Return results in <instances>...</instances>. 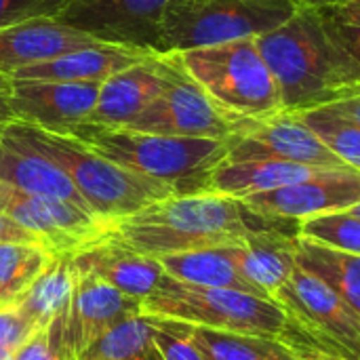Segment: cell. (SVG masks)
<instances>
[{
	"instance_id": "32",
	"label": "cell",
	"mask_w": 360,
	"mask_h": 360,
	"mask_svg": "<svg viewBox=\"0 0 360 360\" xmlns=\"http://www.w3.org/2000/svg\"><path fill=\"white\" fill-rule=\"evenodd\" d=\"M148 319L154 325V350L160 360H205L200 350L184 333L179 323L152 316Z\"/></svg>"
},
{
	"instance_id": "46",
	"label": "cell",
	"mask_w": 360,
	"mask_h": 360,
	"mask_svg": "<svg viewBox=\"0 0 360 360\" xmlns=\"http://www.w3.org/2000/svg\"><path fill=\"white\" fill-rule=\"evenodd\" d=\"M11 360H13V359H11Z\"/></svg>"
},
{
	"instance_id": "26",
	"label": "cell",
	"mask_w": 360,
	"mask_h": 360,
	"mask_svg": "<svg viewBox=\"0 0 360 360\" xmlns=\"http://www.w3.org/2000/svg\"><path fill=\"white\" fill-rule=\"evenodd\" d=\"M295 259L304 270L333 287L360 319V255L335 251L297 236Z\"/></svg>"
},
{
	"instance_id": "27",
	"label": "cell",
	"mask_w": 360,
	"mask_h": 360,
	"mask_svg": "<svg viewBox=\"0 0 360 360\" xmlns=\"http://www.w3.org/2000/svg\"><path fill=\"white\" fill-rule=\"evenodd\" d=\"M154 352V325L146 314H133L112 325L76 360H137Z\"/></svg>"
},
{
	"instance_id": "11",
	"label": "cell",
	"mask_w": 360,
	"mask_h": 360,
	"mask_svg": "<svg viewBox=\"0 0 360 360\" xmlns=\"http://www.w3.org/2000/svg\"><path fill=\"white\" fill-rule=\"evenodd\" d=\"M230 156H268L316 169H350L293 112L240 120L228 139Z\"/></svg>"
},
{
	"instance_id": "36",
	"label": "cell",
	"mask_w": 360,
	"mask_h": 360,
	"mask_svg": "<svg viewBox=\"0 0 360 360\" xmlns=\"http://www.w3.org/2000/svg\"><path fill=\"white\" fill-rule=\"evenodd\" d=\"M321 112L331 114L335 118H342L346 122H352V124L360 127V91L344 97V99H338V101H333V103H329L325 108H321Z\"/></svg>"
},
{
	"instance_id": "10",
	"label": "cell",
	"mask_w": 360,
	"mask_h": 360,
	"mask_svg": "<svg viewBox=\"0 0 360 360\" xmlns=\"http://www.w3.org/2000/svg\"><path fill=\"white\" fill-rule=\"evenodd\" d=\"M179 0H68L55 17L108 44L160 53L167 11Z\"/></svg>"
},
{
	"instance_id": "2",
	"label": "cell",
	"mask_w": 360,
	"mask_h": 360,
	"mask_svg": "<svg viewBox=\"0 0 360 360\" xmlns=\"http://www.w3.org/2000/svg\"><path fill=\"white\" fill-rule=\"evenodd\" d=\"M285 112L321 110L360 91V63L327 32L319 8H300L257 36Z\"/></svg>"
},
{
	"instance_id": "43",
	"label": "cell",
	"mask_w": 360,
	"mask_h": 360,
	"mask_svg": "<svg viewBox=\"0 0 360 360\" xmlns=\"http://www.w3.org/2000/svg\"><path fill=\"white\" fill-rule=\"evenodd\" d=\"M137 360H160V356L156 354V350L152 352V354H148V356H143V359H137Z\"/></svg>"
},
{
	"instance_id": "23",
	"label": "cell",
	"mask_w": 360,
	"mask_h": 360,
	"mask_svg": "<svg viewBox=\"0 0 360 360\" xmlns=\"http://www.w3.org/2000/svg\"><path fill=\"white\" fill-rule=\"evenodd\" d=\"M295 243L297 232L270 230L251 234L245 243L234 245V259L240 274L266 300H272L297 268Z\"/></svg>"
},
{
	"instance_id": "34",
	"label": "cell",
	"mask_w": 360,
	"mask_h": 360,
	"mask_svg": "<svg viewBox=\"0 0 360 360\" xmlns=\"http://www.w3.org/2000/svg\"><path fill=\"white\" fill-rule=\"evenodd\" d=\"M36 329L17 312L13 304L0 306V350L17 352Z\"/></svg>"
},
{
	"instance_id": "25",
	"label": "cell",
	"mask_w": 360,
	"mask_h": 360,
	"mask_svg": "<svg viewBox=\"0 0 360 360\" xmlns=\"http://www.w3.org/2000/svg\"><path fill=\"white\" fill-rule=\"evenodd\" d=\"M179 327L205 360H297V348L287 340L217 331L186 323H179Z\"/></svg>"
},
{
	"instance_id": "13",
	"label": "cell",
	"mask_w": 360,
	"mask_h": 360,
	"mask_svg": "<svg viewBox=\"0 0 360 360\" xmlns=\"http://www.w3.org/2000/svg\"><path fill=\"white\" fill-rule=\"evenodd\" d=\"M139 312L141 300L74 266V295L63 323L57 359L76 360L112 325Z\"/></svg>"
},
{
	"instance_id": "40",
	"label": "cell",
	"mask_w": 360,
	"mask_h": 360,
	"mask_svg": "<svg viewBox=\"0 0 360 360\" xmlns=\"http://www.w3.org/2000/svg\"><path fill=\"white\" fill-rule=\"evenodd\" d=\"M293 4H297L300 8H327V6H335L348 0H289Z\"/></svg>"
},
{
	"instance_id": "4",
	"label": "cell",
	"mask_w": 360,
	"mask_h": 360,
	"mask_svg": "<svg viewBox=\"0 0 360 360\" xmlns=\"http://www.w3.org/2000/svg\"><path fill=\"white\" fill-rule=\"evenodd\" d=\"M2 133L53 160L72 179L91 213L105 224L175 194L171 188L124 169L61 131L13 122Z\"/></svg>"
},
{
	"instance_id": "15",
	"label": "cell",
	"mask_w": 360,
	"mask_h": 360,
	"mask_svg": "<svg viewBox=\"0 0 360 360\" xmlns=\"http://www.w3.org/2000/svg\"><path fill=\"white\" fill-rule=\"evenodd\" d=\"M101 84L13 78V108L17 122L65 131L89 120Z\"/></svg>"
},
{
	"instance_id": "1",
	"label": "cell",
	"mask_w": 360,
	"mask_h": 360,
	"mask_svg": "<svg viewBox=\"0 0 360 360\" xmlns=\"http://www.w3.org/2000/svg\"><path fill=\"white\" fill-rule=\"evenodd\" d=\"M297 221L257 213L238 198L198 192L171 194L137 213L108 221L103 234L137 253L160 257L181 251L238 245L257 232H297Z\"/></svg>"
},
{
	"instance_id": "3",
	"label": "cell",
	"mask_w": 360,
	"mask_h": 360,
	"mask_svg": "<svg viewBox=\"0 0 360 360\" xmlns=\"http://www.w3.org/2000/svg\"><path fill=\"white\" fill-rule=\"evenodd\" d=\"M61 133L124 169L171 188L175 194L209 192L213 169L228 156V139L173 137L93 122H82Z\"/></svg>"
},
{
	"instance_id": "44",
	"label": "cell",
	"mask_w": 360,
	"mask_h": 360,
	"mask_svg": "<svg viewBox=\"0 0 360 360\" xmlns=\"http://www.w3.org/2000/svg\"><path fill=\"white\" fill-rule=\"evenodd\" d=\"M331 360H348V359H342V356H335V354H327Z\"/></svg>"
},
{
	"instance_id": "28",
	"label": "cell",
	"mask_w": 360,
	"mask_h": 360,
	"mask_svg": "<svg viewBox=\"0 0 360 360\" xmlns=\"http://www.w3.org/2000/svg\"><path fill=\"white\" fill-rule=\"evenodd\" d=\"M55 255L42 243H0V306L17 300Z\"/></svg>"
},
{
	"instance_id": "5",
	"label": "cell",
	"mask_w": 360,
	"mask_h": 360,
	"mask_svg": "<svg viewBox=\"0 0 360 360\" xmlns=\"http://www.w3.org/2000/svg\"><path fill=\"white\" fill-rule=\"evenodd\" d=\"M173 55L186 74L236 124L283 110L274 76L257 46V36Z\"/></svg>"
},
{
	"instance_id": "8",
	"label": "cell",
	"mask_w": 360,
	"mask_h": 360,
	"mask_svg": "<svg viewBox=\"0 0 360 360\" xmlns=\"http://www.w3.org/2000/svg\"><path fill=\"white\" fill-rule=\"evenodd\" d=\"M272 300L300 333L291 344H308L327 354L360 360V319L325 281L297 264Z\"/></svg>"
},
{
	"instance_id": "42",
	"label": "cell",
	"mask_w": 360,
	"mask_h": 360,
	"mask_svg": "<svg viewBox=\"0 0 360 360\" xmlns=\"http://www.w3.org/2000/svg\"><path fill=\"white\" fill-rule=\"evenodd\" d=\"M13 359V352L8 350H0V360H11Z\"/></svg>"
},
{
	"instance_id": "22",
	"label": "cell",
	"mask_w": 360,
	"mask_h": 360,
	"mask_svg": "<svg viewBox=\"0 0 360 360\" xmlns=\"http://www.w3.org/2000/svg\"><path fill=\"white\" fill-rule=\"evenodd\" d=\"M74 295L72 253H57L38 278L11 304L38 331L46 329L55 348H59L63 323Z\"/></svg>"
},
{
	"instance_id": "45",
	"label": "cell",
	"mask_w": 360,
	"mask_h": 360,
	"mask_svg": "<svg viewBox=\"0 0 360 360\" xmlns=\"http://www.w3.org/2000/svg\"><path fill=\"white\" fill-rule=\"evenodd\" d=\"M356 2H360V0H356Z\"/></svg>"
},
{
	"instance_id": "20",
	"label": "cell",
	"mask_w": 360,
	"mask_h": 360,
	"mask_svg": "<svg viewBox=\"0 0 360 360\" xmlns=\"http://www.w3.org/2000/svg\"><path fill=\"white\" fill-rule=\"evenodd\" d=\"M0 179L32 196L63 200L91 213L72 179L53 160L4 133H0Z\"/></svg>"
},
{
	"instance_id": "14",
	"label": "cell",
	"mask_w": 360,
	"mask_h": 360,
	"mask_svg": "<svg viewBox=\"0 0 360 360\" xmlns=\"http://www.w3.org/2000/svg\"><path fill=\"white\" fill-rule=\"evenodd\" d=\"M359 200L360 173L354 169H323L304 181L243 198L257 213L297 224L314 215L346 211Z\"/></svg>"
},
{
	"instance_id": "17",
	"label": "cell",
	"mask_w": 360,
	"mask_h": 360,
	"mask_svg": "<svg viewBox=\"0 0 360 360\" xmlns=\"http://www.w3.org/2000/svg\"><path fill=\"white\" fill-rule=\"evenodd\" d=\"M162 86V55L154 53L101 82L97 103L86 122L105 127H129L160 95Z\"/></svg>"
},
{
	"instance_id": "7",
	"label": "cell",
	"mask_w": 360,
	"mask_h": 360,
	"mask_svg": "<svg viewBox=\"0 0 360 360\" xmlns=\"http://www.w3.org/2000/svg\"><path fill=\"white\" fill-rule=\"evenodd\" d=\"M300 11L289 0H179L162 21L160 53L268 34Z\"/></svg>"
},
{
	"instance_id": "41",
	"label": "cell",
	"mask_w": 360,
	"mask_h": 360,
	"mask_svg": "<svg viewBox=\"0 0 360 360\" xmlns=\"http://www.w3.org/2000/svg\"><path fill=\"white\" fill-rule=\"evenodd\" d=\"M348 211H350L352 215H356V217H359V219H360V200H359V202H356V205H352V207H350Z\"/></svg>"
},
{
	"instance_id": "37",
	"label": "cell",
	"mask_w": 360,
	"mask_h": 360,
	"mask_svg": "<svg viewBox=\"0 0 360 360\" xmlns=\"http://www.w3.org/2000/svg\"><path fill=\"white\" fill-rule=\"evenodd\" d=\"M13 122H17L13 108V76L0 72V133Z\"/></svg>"
},
{
	"instance_id": "21",
	"label": "cell",
	"mask_w": 360,
	"mask_h": 360,
	"mask_svg": "<svg viewBox=\"0 0 360 360\" xmlns=\"http://www.w3.org/2000/svg\"><path fill=\"white\" fill-rule=\"evenodd\" d=\"M323 169L268 156H226L209 177V192L247 198L304 181Z\"/></svg>"
},
{
	"instance_id": "29",
	"label": "cell",
	"mask_w": 360,
	"mask_h": 360,
	"mask_svg": "<svg viewBox=\"0 0 360 360\" xmlns=\"http://www.w3.org/2000/svg\"><path fill=\"white\" fill-rule=\"evenodd\" d=\"M297 236L323 247L360 255V219L346 211H333L300 221Z\"/></svg>"
},
{
	"instance_id": "6",
	"label": "cell",
	"mask_w": 360,
	"mask_h": 360,
	"mask_svg": "<svg viewBox=\"0 0 360 360\" xmlns=\"http://www.w3.org/2000/svg\"><path fill=\"white\" fill-rule=\"evenodd\" d=\"M141 314L287 342H291L295 333L283 308L272 300L234 289L188 285L171 276L141 302Z\"/></svg>"
},
{
	"instance_id": "38",
	"label": "cell",
	"mask_w": 360,
	"mask_h": 360,
	"mask_svg": "<svg viewBox=\"0 0 360 360\" xmlns=\"http://www.w3.org/2000/svg\"><path fill=\"white\" fill-rule=\"evenodd\" d=\"M0 243H42V240L36 234H32L30 230L21 228L11 217H6L4 213H0Z\"/></svg>"
},
{
	"instance_id": "31",
	"label": "cell",
	"mask_w": 360,
	"mask_h": 360,
	"mask_svg": "<svg viewBox=\"0 0 360 360\" xmlns=\"http://www.w3.org/2000/svg\"><path fill=\"white\" fill-rule=\"evenodd\" d=\"M319 11L331 38L360 63V2L348 0Z\"/></svg>"
},
{
	"instance_id": "12",
	"label": "cell",
	"mask_w": 360,
	"mask_h": 360,
	"mask_svg": "<svg viewBox=\"0 0 360 360\" xmlns=\"http://www.w3.org/2000/svg\"><path fill=\"white\" fill-rule=\"evenodd\" d=\"M0 213L36 234L53 253H74L105 230V221L70 202L32 196L2 179Z\"/></svg>"
},
{
	"instance_id": "16",
	"label": "cell",
	"mask_w": 360,
	"mask_h": 360,
	"mask_svg": "<svg viewBox=\"0 0 360 360\" xmlns=\"http://www.w3.org/2000/svg\"><path fill=\"white\" fill-rule=\"evenodd\" d=\"M72 264L141 302L167 278V272L156 257L137 253L105 234L74 251Z\"/></svg>"
},
{
	"instance_id": "30",
	"label": "cell",
	"mask_w": 360,
	"mask_h": 360,
	"mask_svg": "<svg viewBox=\"0 0 360 360\" xmlns=\"http://www.w3.org/2000/svg\"><path fill=\"white\" fill-rule=\"evenodd\" d=\"M297 114L335 154L338 158L360 173V127L346 122L342 118H335L331 114H325L321 110H308V112H293Z\"/></svg>"
},
{
	"instance_id": "19",
	"label": "cell",
	"mask_w": 360,
	"mask_h": 360,
	"mask_svg": "<svg viewBox=\"0 0 360 360\" xmlns=\"http://www.w3.org/2000/svg\"><path fill=\"white\" fill-rule=\"evenodd\" d=\"M154 53L131 49L122 44L97 42L82 46L70 53H63L55 59L34 63L13 72V78L19 80H53V82H105L110 76L118 74L124 68H131Z\"/></svg>"
},
{
	"instance_id": "39",
	"label": "cell",
	"mask_w": 360,
	"mask_h": 360,
	"mask_svg": "<svg viewBox=\"0 0 360 360\" xmlns=\"http://www.w3.org/2000/svg\"><path fill=\"white\" fill-rule=\"evenodd\" d=\"M297 348V360H331L327 356V352L314 348V346H308V344H293Z\"/></svg>"
},
{
	"instance_id": "33",
	"label": "cell",
	"mask_w": 360,
	"mask_h": 360,
	"mask_svg": "<svg viewBox=\"0 0 360 360\" xmlns=\"http://www.w3.org/2000/svg\"><path fill=\"white\" fill-rule=\"evenodd\" d=\"M68 0H0V30L38 19L57 17Z\"/></svg>"
},
{
	"instance_id": "9",
	"label": "cell",
	"mask_w": 360,
	"mask_h": 360,
	"mask_svg": "<svg viewBox=\"0 0 360 360\" xmlns=\"http://www.w3.org/2000/svg\"><path fill=\"white\" fill-rule=\"evenodd\" d=\"M160 55L165 86L129 127L173 137L230 139L236 131V122L207 97V93L186 74L173 53Z\"/></svg>"
},
{
	"instance_id": "18",
	"label": "cell",
	"mask_w": 360,
	"mask_h": 360,
	"mask_svg": "<svg viewBox=\"0 0 360 360\" xmlns=\"http://www.w3.org/2000/svg\"><path fill=\"white\" fill-rule=\"evenodd\" d=\"M97 42L101 40L61 23L55 17L30 19L0 30V72L13 74L21 68L42 63Z\"/></svg>"
},
{
	"instance_id": "35",
	"label": "cell",
	"mask_w": 360,
	"mask_h": 360,
	"mask_svg": "<svg viewBox=\"0 0 360 360\" xmlns=\"http://www.w3.org/2000/svg\"><path fill=\"white\" fill-rule=\"evenodd\" d=\"M13 360H59L57 348L46 329L34 331L27 342L13 354Z\"/></svg>"
},
{
	"instance_id": "24",
	"label": "cell",
	"mask_w": 360,
	"mask_h": 360,
	"mask_svg": "<svg viewBox=\"0 0 360 360\" xmlns=\"http://www.w3.org/2000/svg\"><path fill=\"white\" fill-rule=\"evenodd\" d=\"M167 272V276L198 285V287H213V289H234L245 291L257 297H264L238 270L234 259V245L224 247H209L196 251H181L156 257Z\"/></svg>"
}]
</instances>
